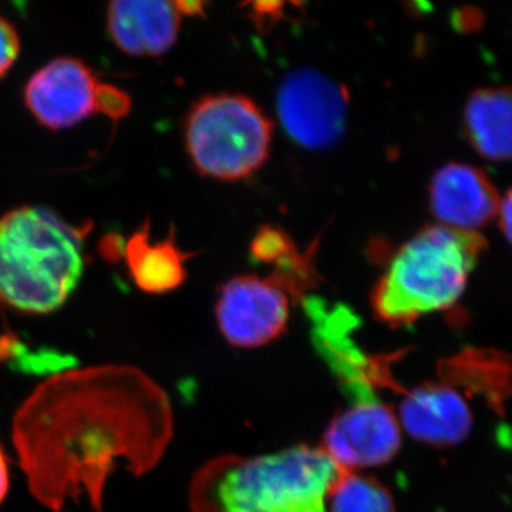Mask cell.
<instances>
[{
    "mask_svg": "<svg viewBox=\"0 0 512 512\" xmlns=\"http://www.w3.org/2000/svg\"><path fill=\"white\" fill-rule=\"evenodd\" d=\"M511 117L510 89L487 87L468 97L464 128L471 146L485 160L495 163L510 160Z\"/></svg>",
    "mask_w": 512,
    "mask_h": 512,
    "instance_id": "5bb4252c",
    "label": "cell"
},
{
    "mask_svg": "<svg viewBox=\"0 0 512 512\" xmlns=\"http://www.w3.org/2000/svg\"><path fill=\"white\" fill-rule=\"evenodd\" d=\"M9 464L6 458L5 451L0 447V503L5 500L6 495L9 493Z\"/></svg>",
    "mask_w": 512,
    "mask_h": 512,
    "instance_id": "44dd1931",
    "label": "cell"
},
{
    "mask_svg": "<svg viewBox=\"0 0 512 512\" xmlns=\"http://www.w3.org/2000/svg\"><path fill=\"white\" fill-rule=\"evenodd\" d=\"M130 107L131 100L127 93L111 84L101 83L97 113L104 114L111 120H119L126 116Z\"/></svg>",
    "mask_w": 512,
    "mask_h": 512,
    "instance_id": "d6986e66",
    "label": "cell"
},
{
    "mask_svg": "<svg viewBox=\"0 0 512 512\" xmlns=\"http://www.w3.org/2000/svg\"><path fill=\"white\" fill-rule=\"evenodd\" d=\"M20 53L18 30L0 15V80L9 73Z\"/></svg>",
    "mask_w": 512,
    "mask_h": 512,
    "instance_id": "ac0fdd59",
    "label": "cell"
},
{
    "mask_svg": "<svg viewBox=\"0 0 512 512\" xmlns=\"http://www.w3.org/2000/svg\"><path fill=\"white\" fill-rule=\"evenodd\" d=\"M124 259L134 285L150 295H164L180 288L187 278V254L177 247L174 231L163 241L151 239L150 221L127 239Z\"/></svg>",
    "mask_w": 512,
    "mask_h": 512,
    "instance_id": "4fadbf2b",
    "label": "cell"
},
{
    "mask_svg": "<svg viewBox=\"0 0 512 512\" xmlns=\"http://www.w3.org/2000/svg\"><path fill=\"white\" fill-rule=\"evenodd\" d=\"M291 299L274 276H235L220 289L215 306L218 328L231 345L259 348L285 332Z\"/></svg>",
    "mask_w": 512,
    "mask_h": 512,
    "instance_id": "ba28073f",
    "label": "cell"
},
{
    "mask_svg": "<svg viewBox=\"0 0 512 512\" xmlns=\"http://www.w3.org/2000/svg\"><path fill=\"white\" fill-rule=\"evenodd\" d=\"M184 143L195 170L218 181L251 177L271 151L272 123L242 94H208L184 120Z\"/></svg>",
    "mask_w": 512,
    "mask_h": 512,
    "instance_id": "8992f818",
    "label": "cell"
},
{
    "mask_svg": "<svg viewBox=\"0 0 512 512\" xmlns=\"http://www.w3.org/2000/svg\"><path fill=\"white\" fill-rule=\"evenodd\" d=\"M90 225H73L45 207L0 217V308L47 315L62 308L84 271Z\"/></svg>",
    "mask_w": 512,
    "mask_h": 512,
    "instance_id": "277c9868",
    "label": "cell"
},
{
    "mask_svg": "<svg viewBox=\"0 0 512 512\" xmlns=\"http://www.w3.org/2000/svg\"><path fill=\"white\" fill-rule=\"evenodd\" d=\"M400 429L434 446L460 443L470 433L471 419L463 397L450 384H429L403 392L396 414Z\"/></svg>",
    "mask_w": 512,
    "mask_h": 512,
    "instance_id": "7c38bea8",
    "label": "cell"
},
{
    "mask_svg": "<svg viewBox=\"0 0 512 512\" xmlns=\"http://www.w3.org/2000/svg\"><path fill=\"white\" fill-rule=\"evenodd\" d=\"M329 512H394L389 491L369 477L348 471L329 495Z\"/></svg>",
    "mask_w": 512,
    "mask_h": 512,
    "instance_id": "2e32d148",
    "label": "cell"
},
{
    "mask_svg": "<svg viewBox=\"0 0 512 512\" xmlns=\"http://www.w3.org/2000/svg\"><path fill=\"white\" fill-rule=\"evenodd\" d=\"M106 22L107 32L121 52L158 57L177 42L181 13L175 2L116 0L107 8Z\"/></svg>",
    "mask_w": 512,
    "mask_h": 512,
    "instance_id": "8fae6325",
    "label": "cell"
},
{
    "mask_svg": "<svg viewBox=\"0 0 512 512\" xmlns=\"http://www.w3.org/2000/svg\"><path fill=\"white\" fill-rule=\"evenodd\" d=\"M348 106V92L311 69L289 73L276 94V110L286 133L311 150L338 143L345 131Z\"/></svg>",
    "mask_w": 512,
    "mask_h": 512,
    "instance_id": "52a82bcc",
    "label": "cell"
},
{
    "mask_svg": "<svg viewBox=\"0 0 512 512\" xmlns=\"http://www.w3.org/2000/svg\"><path fill=\"white\" fill-rule=\"evenodd\" d=\"M500 201L493 181L474 165L448 163L431 180V212L443 227L478 232L497 217Z\"/></svg>",
    "mask_w": 512,
    "mask_h": 512,
    "instance_id": "30bf717a",
    "label": "cell"
},
{
    "mask_svg": "<svg viewBox=\"0 0 512 512\" xmlns=\"http://www.w3.org/2000/svg\"><path fill=\"white\" fill-rule=\"evenodd\" d=\"M320 355L338 377L348 406L329 424L323 450L349 471L382 466L402 443L396 413L377 393L379 363L363 353L353 338L356 319L342 306L329 308L318 298H303Z\"/></svg>",
    "mask_w": 512,
    "mask_h": 512,
    "instance_id": "7a4b0ae2",
    "label": "cell"
},
{
    "mask_svg": "<svg viewBox=\"0 0 512 512\" xmlns=\"http://www.w3.org/2000/svg\"><path fill=\"white\" fill-rule=\"evenodd\" d=\"M295 251L292 239L281 228H261L251 242L252 258L262 264L278 265Z\"/></svg>",
    "mask_w": 512,
    "mask_h": 512,
    "instance_id": "e0dca14e",
    "label": "cell"
},
{
    "mask_svg": "<svg viewBox=\"0 0 512 512\" xmlns=\"http://www.w3.org/2000/svg\"><path fill=\"white\" fill-rule=\"evenodd\" d=\"M485 248L478 232L443 225L421 229L396 252L375 286L377 318L404 326L456 305Z\"/></svg>",
    "mask_w": 512,
    "mask_h": 512,
    "instance_id": "5b68a950",
    "label": "cell"
},
{
    "mask_svg": "<svg viewBox=\"0 0 512 512\" xmlns=\"http://www.w3.org/2000/svg\"><path fill=\"white\" fill-rule=\"evenodd\" d=\"M173 434L170 397L128 365L55 373L29 394L12 421L30 494L53 512L83 498L103 512L110 477L119 470L150 473Z\"/></svg>",
    "mask_w": 512,
    "mask_h": 512,
    "instance_id": "6da1fadb",
    "label": "cell"
},
{
    "mask_svg": "<svg viewBox=\"0 0 512 512\" xmlns=\"http://www.w3.org/2000/svg\"><path fill=\"white\" fill-rule=\"evenodd\" d=\"M511 217H512V202H511V192L508 191L507 194L501 198L500 207H498L497 217L498 222H500V228L503 229L504 237L507 241L511 239Z\"/></svg>",
    "mask_w": 512,
    "mask_h": 512,
    "instance_id": "ffe728a7",
    "label": "cell"
},
{
    "mask_svg": "<svg viewBox=\"0 0 512 512\" xmlns=\"http://www.w3.org/2000/svg\"><path fill=\"white\" fill-rule=\"evenodd\" d=\"M101 83L92 67L76 57H57L26 83L25 104L37 123L63 130L97 113Z\"/></svg>",
    "mask_w": 512,
    "mask_h": 512,
    "instance_id": "9c48e42d",
    "label": "cell"
},
{
    "mask_svg": "<svg viewBox=\"0 0 512 512\" xmlns=\"http://www.w3.org/2000/svg\"><path fill=\"white\" fill-rule=\"evenodd\" d=\"M504 367L501 356L498 353L464 352L463 355L454 357L451 362L444 365V375L447 380L464 384L476 392L484 394L491 402L500 406L503 397V382L507 376H503Z\"/></svg>",
    "mask_w": 512,
    "mask_h": 512,
    "instance_id": "9a60e30c",
    "label": "cell"
},
{
    "mask_svg": "<svg viewBox=\"0 0 512 512\" xmlns=\"http://www.w3.org/2000/svg\"><path fill=\"white\" fill-rule=\"evenodd\" d=\"M348 471L322 447L217 457L192 478L191 512H329V495Z\"/></svg>",
    "mask_w": 512,
    "mask_h": 512,
    "instance_id": "3957f363",
    "label": "cell"
}]
</instances>
